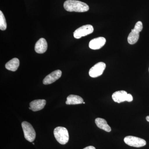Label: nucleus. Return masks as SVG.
Here are the masks:
<instances>
[{"label": "nucleus", "instance_id": "1", "mask_svg": "<svg viewBox=\"0 0 149 149\" xmlns=\"http://www.w3.org/2000/svg\"><path fill=\"white\" fill-rule=\"evenodd\" d=\"M63 6L65 9L68 12H85L89 10L87 4L76 0H67L65 2Z\"/></svg>", "mask_w": 149, "mask_h": 149}, {"label": "nucleus", "instance_id": "2", "mask_svg": "<svg viewBox=\"0 0 149 149\" xmlns=\"http://www.w3.org/2000/svg\"><path fill=\"white\" fill-rule=\"evenodd\" d=\"M54 133L56 141L61 145L66 144L69 141L68 131L65 127H56L54 130Z\"/></svg>", "mask_w": 149, "mask_h": 149}, {"label": "nucleus", "instance_id": "3", "mask_svg": "<svg viewBox=\"0 0 149 149\" xmlns=\"http://www.w3.org/2000/svg\"><path fill=\"white\" fill-rule=\"evenodd\" d=\"M143 29V23L141 21H139L135 24L134 29H132L128 37V42L130 45L136 44L139 38L140 32Z\"/></svg>", "mask_w": 149, "mask_h": 149}, {"label": "nucleus", "instance_id": "4", "mask_svg": "<svg viewBox=\"0 0 149 149\" xmlns=\"http://www.w3.org/2000/svg\"><path fill=\"white\" fill-rule=\"evenodd\" d=\"M22 126L25 139L29 142H33L36 138V133L32 125L27 121H23Z\"/></svg>", "mask_w": 149, "mask_h": 149}, {"label": "nucleus", "instance_id": "5", "mask_svg": "<svg viewBox=\"0 0 149 149\" xmlns=\"http://www.w3.org/2000/svg\"><path fill=\"white\" fill-rule=\"evenodd\" d=\"M124 141L128 146L136 148H141L146 145L145 140L135 136H126L124 138Z\"/></svg>", "mask_w": 149, "mask_h": 149}, {"label": "nucleus", "instance_id": "6", "mask_svg": "<svg viewBox=\"0 0 149 149\" xmlns=\"http://www.w3.org/2000/svg\"><path fill=\"white\" fill-rule=\"evenodd\" d=\"M94 28L90 24L83 25L76 29L73 33L74 38L77 39H80L83 37L87 36L93 33Z\"/></svg>", "mask_w": 149, "mask_h": 149}, {"label": "nucleus", "instance_id": "7", "mask_svg": "<svg viewBox=\"0 0 149 149\" xmlns=\"http://www.w3.org/2000/svg\"><path fill=\"white\" fill-rule=\"evenodd\" d=\"M106 65L104 62L98 63L91 68L89 71V74L91 77L95 78L100 76L103 73L105 69Z\"/></svg>", "mask_w": 149, "mask_h": 149}, {"label": "nucleus", "instance_id": "8", "mask_svg": "<svg viewBox=\"0 0 149 149\" xmlns=\"http://www.w3.org/2000/svg\"><path fill=\"white\" fill-rule=\"evenodd\" d=\"M61 70H55L45 77V79L43 80V84L45 85L52 84L59 79L61 77Z\"/></svg>", "mask_w": 149, "mask_h": 149}, {"label": "nucleus", "instance_id": "9", "mask_svg": "<svg viewBox=\"0 0 149 149\" xmlns=\"http://www.w3.org/2000/svg\"><path fill=\"white\" fill-rule=\"evenodd\" d=\"M112 98L115 102L118 103L125 101L128 102V94L124 91H116L113 94Z\"/></svg>", "mask_w": 149, "mask_h": 149}, {"label": "nucleus", "instance_id": "10", "mask_svg": "<svg viewBox=\"0 0 149 149\" xmlns=\"http://www.w3.org/2000/svg\"><path fill=\"white\" fill-rule=\"evenodd\" d=\"M106 42L103 37H99L91 40L89 43V47L93 50H97L102 47Z\"/></svg>", "mask_w": 149, "mask_h": 149}, {"label": "nucleus", "instance_id": "11", "mask_svg": "<svg viewBox=\"0 0 149 149\" xmlns=\"http://www.w3.org/2000/svg\"><path fill=\"white\" fill-rule=\"evenodd\" d=\"M47 43L45 39L41 38L35 44V52L38 54L44 53L47 49Z\"/></svg>", "mask_w": 149, "mask_h": 149}, {"label": "nucleus", "instance_id": "12", "mask_svg": "<svg viewBox=\"0 0 149 149\" xmlns=\"http://www.w3.org/2000/svg\"><path fill=\"white\" fill-rule=\"evenodd\" d=\"M46 104L45 100H37L33 101L30 103L29 106L31 109L33 111H37L42 109Z\"/></svg>", "mask_w": 149, "mask_h": 149}, {"label": "nucleus", "instance_id": "13", "mask_svg": "<svg viewBox=\"0 0 149 149\" xmlns=\"http://www.w3.org/2000/svg\"><path fill=\"white\" fill-rule=\"evenodd\" d=\"M83 100L80 96L76 95H70L67 98L65 103L68 105L78 104L83 103Z\"/></svg>", "mask_w": 149, "mask_h": 149}, {"label": "nucleus", "instance_id": "14", "mask_svg": "<svg viewBox=\"0 0 149 149\" xmlns=\"http://www.w3.org/2000/svg\"><path fill=\"white\" fill-rule=\"evenodd\" d=\"M95 122L96 125L99 128L107 132H110L111 131V128L107 124L106 120L103 118H98L95 120Z\"/></svg>", "mask_w": 149, "mask_h": 149}, {"label": "nucleus", "instance_id": "15", "mask_svg": "<svg viewBox=\"0 0 149 149\" xmlns=\"http://www.w3.org/2000/svg\"><path fill=\"white\" fill-rule=\"evenodd\" d=\"M19 61L18 58H14L11 60L6 64V68L12 71H15L18 68Z\"/></svg>", "mask_w": 149, "mask_h": 149}, {"label": "nucleus", "instance_id": "16", "mask_svg": "<svg viewBox=\"0 0 149 149\" xmlns=\"http://www.w3.org/2000/svg\"><path fill=\"white\" fill-rule=\"evenodd\" d=\"M7 28V23L5 17L1 11H0V29L5 30Z\"/></svg>", "mask_w": 149, "mask_h": 149}, {"label": "nucleus", "instance_id": "17", "mask_svg": "<svg viewBox=\"0 0 149 149\" xmlns=\"http://www.w3.org/2000/svg\"><path fill=\"white\" fill-rule=\"evenodd\" d=\"M83 149H96V148L95 147H93V146H89L86 147Z\"/></svg>", "mask_w": 149, "mask_h": 149}, {"label": "nucleus", "instance_id": "18", "mask_svg": "<svg viewBox=\"0 0 149 149\" xmlns=\"http://www.w3.org/2000/svg\"><path fill=\"white\" fill-rule=\"evenodd\" d=\"M146 119L147 121L149 122V116H148L146 117Z\"/></svg>", "mask_w": 149, "mask_h": 149}, {"label": "nucleus", "instance_id": "19", "mask_svg": "<svg viewBox=\"0 0 149 149\" xmlns=\"http://www.w3.org/2000/svg\"><path fill=\"white\" fill-rule=\"evenodd\" d=\"M83 104H85V102H83Z\"/></svg>", "mask_w": 149, "mask_h": 149}, {"label": "nucleus", "instance_id": "20", "mask_svg": "<svg viewBox=\"0 0 149 149\" xmlns=\"http://www.w3.org/2000/svg\"><path fill=\"white\" fill-rule=\"evenodd\" d=\"M33 145H35V143H33Z\"/></svg>", "mask_w": 149, "mask_h": 149}, {"label": "nucleus", "instance_id": "21", "mask_svg": "<svg viewBox=\"0 0 149 149\" xmlns=\"http://www.w3.org/2000/svg\"></svg>", "mask_w": 149, "mask_h": 149}]
</instances>
